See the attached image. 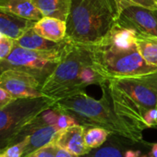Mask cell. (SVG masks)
<instances>
[{"label":"cell","instance_id":"cell-6","mask_svg":"<svg viewBox=\"0 0 157 157\" xmlns=\"http://www.w3.org/2000/svg\"><path fill=\"white\" fill-rule=\"evenodd\" d=\"M55 103L46 96L18 98L0 108V150L16 143L23 128Z\"/></svg>","mask_w":157,"mask_h":157},{"label":"cell","instance_id":"cell-9","mask_svg":"<svg viewBox=\"0 0 157 157\" xmlns=\"http://www.w3.org/2000/svg\"><path fill=\"white\" fill-rule=\"evenodd\" d=\"M0 86L14 99L44 96L42 86L33 76L16 69H7L0 74Z\"/></svg>","mask_w":157,"mask_h":157},{"label":"cell","instance_id":"cell-14","mask_svg":"<svg viewBox=\"0 0 157 157\" xmlns=\"http://www.w3.org/2000/svg\"><path fill=\"white\" fill-rule=\"evenodd\" d=\"M0 9L33 21H38L44 17L32 0H0Z\"/></svg>","mask_w":157,"mask_h":157},{"label":"cell","instance_id":"cell-16","mask_svg":"<svg viewBox=\"0 0 157 157\" xmlns=\"http://www.w3.org/2000/svg\"><path fill=\"white\" fill-rule=\"evenodd\" d=\"M136 41L144 60L157 67V37L137 34Z\"/></svg>","mask_w":157,"mask_h":157},{"label":"cell","instance_id":"cell-7","mask_svg":"<svg viewBox=\"0 0 157 157\" xmlns=\"http://www.w3.org/2000/svg\"><path fill=\"white\" fill-rule=\"evenodd\" d=\"M71 44L70 42L66 47L52 51L29 50L15 44L10 56L0 62V74L7 69L20 70L35 78L43 86L67 55Z\"/></svg>","mask_w":157,"mask_h":157},{"label":"cell","instance_id":"cell-15","mask_svg":"<svg viewBox=\"0 0 157 157\" xmlns=\"http://www.w3.org/2000/svg\"><path fill=\"white\" fill-rule=\"evenodd\" d=\"M44 16L67 20L72 0H32Z\"/></svg>","mask_w":157,"mask_h":157},{"label":"cell","instance_id":"cell-12","mask_svg":"<svg viewBox=\"0 0 157 157\" xmlns=\"http://www.w3.org/2000/svg\"><path fill=\"white\" fill-rule=\"evenodd\" d=\"M33 29L42 37L54 42H61L66 38L67 24L65 21L44 16L38 21H35Z\"/></svg>","mask_w":157,"mask_h":157},{"label":"cell","instance_id":"cell-22","mask_svg":"<svg viewBox=\"0 0 157 157\" xmlns=\"http://www.w3.org/2000/svg\"><path fill=\"white\" fill-rule=\"evenodd\" d=\"M77 124H78V122L74 117H72L71 116H69V115H67L66 113H63V112L59 111V115H58V117H57V120H56V127L59 130L66 129V128H70V127H72L74 125H77Z\"/></svg>","mask_w":157,"mask_h":157},{"label":"cell","instance_id":"cell-24","mask_svg":"<svg viewBox=\"0 0 157 157\" xmlns=\"http://www.w3.org/2000/svg\"><path fill=\"white\" fill-rule=\"evenodd\" d=\"M14 98L1 86H0V108L6 106L8 104H10L11 101H13Z\"/></svg>","mask_w":157,"mask_h":157},{"label":"cell","instance_id":"cell-19","mask_svg":"<svg viewBox=\"0 0 157 157\" xmlns=\"http://www.w3.org/2000/svg\"><path fill=\"white\" fill-rule=\"evenodd\" d=\"M27 144V139L20 140L17 143H14L8 148L4 149L2 152L0 153V157H22L23 152Z\"/></svg>","mask_w":157,"mask_h":157},{"label":"cell","instance_id":"cell-4","mask_svg":"<svg viewBox=\"0 0 157 157\" xmlns=\"http://www.w3.org/2000/svg\"><path fill=\"white\" fill-rule=\"evenodd\" d=\"M102 98L96 100L84 91L70 97L56 101L53 107L74 117L83 127H98L110 134L131 141H142V134L135 131L114 109L107 81L101 86Z\"/></svg>","mask_w":157,"mask_h":157},{"label":"cell","instance_id":"cell-29","mask_svg":"<svg viewBox=\"0 0 157 157\" xmlns=\"http://www.w3.org/2000/svg\"><path fill=\"white\" fill-rule=\"evenodd\" d=\"M2 151H3V150H0V153H1V152H2Z\"/></svg>","mask_w":157,"mask_h":157},{"label":"cell","instance_id":"cell-13","mask_svg":"<svg viewBox=\"0 0 157 157\" xmlns=\"http://www.w3.org/2000/svg\"><path fill=\"white\" fill-rule=\"evenodd\" d=\"M35 21L22 19L0 9V33L12 39L19 38L25 31L32 28Z\"/></svg>","mask_w":157,"mask_h":157},{"label":"cell","instance_id":"cell-11","mask_svg":"<svg viewBox=\"0 0 157 157\" xmlns=\"http://www.w3.org/2000/svg\"><path fill=\"white\" fill-rule=\"evenodd\" d=\"M15 44L29 50L38 51H52L66 47L70 42L67 39H64L61 42H54L45 39L36 33L32 28L25 31L19 38L15 39Z\"/></svg>","mask_w":157,"mask_h":157},{"label":"cell","instance_id":"cell-27","mask_svg":"<svg viewBox=\"0 0 157 157\" xmlns=\"http://www.w3.org/2000/svg\"><path fill=\"white\" fill-rule=\"evenodd\" d=\"M150 157H157V143L152 144L151 151L150 153Z\"/></svg>","mask_w":157,"mask_h":157},{"label":"cell","instance_id":"cell-17","mask_svg":"<svg viewBox=\"0 0 157 157\" xmlns=\"http://www.w3.org/2000/svg\"><path fill=\"white\" fill-rule=\"evenodd\" d=\"M110 132L98 127H84L83 138L85 144L92 150L101 147L107 140Z\"/></svg>","mask_w":157,"mask_h":157},{"label":"cell","instance_id":"cell-2","mask_svg":"<svg viewBox=\"0 0 157 157\" xmlns=\"http://www.w3.org/2000/svg\"><path fill=\"white\" fill-rule=\"evenodd\" d=\"M115 111L137 132L147 128L145 115L157 108V71L108 78Z\"/></svg>","mask_w":157,"mask_h":157},{"label":"cell","instance_id":"cell-28","mask_svg":"<svg viewBox=\"0 0 157 157\" xmlns=\"http://www.w3.org/2000/svg\"><path fill=\"white\" fill-rule=\"evenodd\" d=\"M140 157H148L147 155H142V156H140Z\"/></svg>","mask_w":157,"mask_h":157},{"label":"cell","instance_id":"cell-18","mask_svg":"<svg viewBox=\"0 0 157 157\" xmlns=\"http://www.w3.org/2000/svg\"><path fill=\"white\" fill-rule=\"evenodd\" d=\"M94 150L95 151H91L89 153L81 157H125V152H123L122 149L115 144H108L104 147L101 146Z\"/></svg>","mask_w":157,"mask_h":157},{"label":"cell","instance_id":"cell-10","mask_svg":"<svg viewBox=\"0 0 157 157\" xmlns=\"http://www.w3.org/2000/svg\"><path fill=\"white\" fill-rule=\"evenodd\" d=\"M83 131V126L80 124L74 125L70 128L60 130L55 142L58 147L74 154L78 156L85 155L89 153L92 149L89 148L84 142Z\"/></svg>","mask_w":157,"mask_h":157},{"label":"cell","instance_id":"cell-21","mask_svg":"<svg viewBox=\"0 0 157 157\" xmlns=\"http://www.w3.org/2000/svg\"><path fill=\"white\" fill-rule=\"evenodd\" d=\"M118 8L128 5H138L148 9L157 10V0H116Z\"/></svg>","mask_w":157,"mask_h":157},{"label":"cell","instance_id":"cell-23","mask_svg":"<svg viewBox=\"0 0 157 157\" xmlns=\"http://www.w3.org/2000/svg\"><path fill=\"white\" fill-rule=\"evenodd\" d=\"M56 144L54 141L40 148L39 150L33 151L26 157H56Z\"/></svg>","mask_w":157,"mask_h":157},{"label":"cell","instance_id":"cell-1","mask_svg":"<svg viewBox=\"0 0 157 157\" xmlns=\"http://www.w3.org/2000/svg\"><path fill=\"white\" fill-rule=\"evenodd\" d=\"M136 33L116 24L109 33L92 46L94 65L105 80L157 71L142 57Z\"/></svg>","mask_w":157,"mask_h":157},{"label":"cell","instance_id":"cell-5","mask_svg":"<svg viewBox=\"0 0 157 157\" xmlns=\"http://www.w3.org/2000/svg\"><path fill=\"white\" fill-rule=\"evenodd\" d=\"M116 0H72L66 20V39L93 46L102 41L117 23Z\"/></svg>","mask_w":157,"mask_h":157},{"label":"cell","instance_id":"cell-20","mask_svg":"<svg viewBox=\"0 0 157 157\" xmlns=\"http://www.w3.org/2000/svg\"><path fill=\"white\" fill-rule=\"evenodd\" d=\"M14 46V39L4 34H0V62L6 59L10 56Z\"/></svg>","mask_w":157,"mask_h":157},{"label":"cell","instance_id":"cell-3","mask_svg":"<svg viewBox=\"0 0 157 157\" xmlns=\"http://www.w3.org/2000/svg\"><path fill=\"white\" fill-rule=\"evenodd\" d=\"M105 82L94 68L92 46L72 43L41 91L56 102L83 92L90 85L101 86Z\"/></svg>","mask_w":157,"mask_h":157},{"label":"cell","instance_id":"cell-25","mask_svg":"<svg viewBox=\"0 0 157 157\" xmlns=\"http://www.w3.org/2000/svg\"><path fill=\"white\" fill-rule=\"evenodd\" d=\"M56 157H81L77 154H74L65 149H62L60 147H58L56 145Z\"/></svg>","mask_w":157,"mask_h":157},{"label":"cell","instance_id":"cell-8","mask_svg":"<svg viewBox=\"0 0 157 157\" xmlns=\"http://www.w3.org/2000/svg\"><path fill=\"white\" fill-rule=\"evenodd\" d=\"M117 24L137 34L157 37V10L138 5L119 8Z\"/></svg>","mask_w":157,"mask_h":157},{"label":"cell","instance_id":"cell-26","mask_svg":"<svg viewBox=\"0 0 157 157\" xmlns=\"http://www.w3.org/2000/svg\"><path fill=\"white\" fill-rule=\"evenodd\" d=\"M125 157H140V151H134L131 150H128L125 151Z\"/></svg>","mask_w":157,"mask_h":157}]
</instances>
